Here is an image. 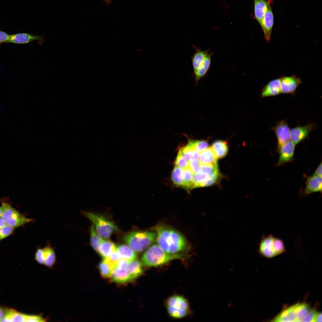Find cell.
<instances>
[{"mask_svg":"<svg viewBox=\"0 0 322 322\" xmlns=\"http://www.w3.org/2000/svg\"><path fill=\"white\" fill-rule=\"evenodd\" d=\"M271 129L277 138V149L279 151L283 145L290 140V129L285 120L277 122L276 125Z\"/></svg>","mask_w":322,"mask_h":322,"instance_id":"9","label":"cell"},{"mask_svg":"<svg viewBox=\"0 0 322 322\" xmlns=\"http://www.w3.org/2000/svg\"><path fill=\"white\" fill-rule=\"evenodd\" d=\"M143 266L141 262L136 259L129 262L127 269L133 280L142 274Z\"/></svg>","mask_w":322,"mask_h":322,"instance_id":"26","label":"cell"},{"mask_svg":"<svg viewBox=\"0 0 322 322\" xmlns=\"http://www.w3.org/2000/svg\"><path fill=\"white\" fill-rule=\"evenodd\" d=\"M115 265L107 258L102 261L99 264L98 268L101 276L105 279L111 278Z\"/></svg>","mask_w":322,"mask_h":322,"instance_id":"23","label":"cell"},{"mask_svg":"<svg viewBox=\"0 0 322 322\" xmlns=\"http://www.w3.org/2000/svg\"><path fill=\"white\" fill-rule=\"evenodd\" d=\"M31 315L18 312L14 310L9 309L2 321L29 322Z\"/></svg>","mask_w":322,"mask_h":322,"instance_id":"25","label":"cell"},{"mask_svg":"<svg viewBox=\"0 0 322 322\" xmlns=\"http://www.w3.org/2000/svg\"><path fill=\"white\" fill-rule=\"evenodd\" d=\"M199 152L194 147L193 149V155L192 160H199Z\"/></svg>","mask_w":322,"mask_h":322,"instance_id":"45","label":"cell"},{"mask_svg":"<svg viewBox=\"0 0 322 322\" xmlns=\"http://www.w3.org/2000/svg\"><path fill=\"white\" fill-rule=\"evenodd\" d=\"M129 261L125 260L120 259L116 263L115 267L121 269H127Z\"/></svg>","mask_w":322,"mask_h":322,"instance_id":"41","label":"cell"},{"mask_svg":"<svg viewBox=\"0 0 322 322\" xmlns=\"http://www.w3.org/2000/svg\"><path fill=\"white\" fill-rule=\"evenodd\" d=\"M270 1L268 4L267 10L263 17L261 27L266 40L270 41L274 22V17Z\"/></svg>","mask_w":322,"mask_h":322,"instance_id":"14","label":"cell"},{"mask_svg":"<svg viewBox=\"0 0 322 322\" xmlns=\"http://www.w3.org/2000/svg\"><path fill=\"white\" fill-rule=\"evenodd\" d=\"M184 254L168 253L157 244H154L148 247L143 253L141 262L143 266L156 267L165 264L173 260L184 258Z\"/></svg>","mask_w":322,"mask_h":322,"instance_id":"2","label":"cell"},{"mask_svg":"<svg viewBox=\"0 0 322 322\" xmlns=\"http://www.w3.org/2000/svg\"><path fill=\"white\" fill-rule=\"evenodd\" d=\"M208 175L219 173L217 165H202L200 171Z\"/></svg>","mask_w":322,"mask_h":322,"instance_id":"34","label":"cell"},{"mask_svg":"<svg viewBox=\"0 0 322 322\" xmlns=\"http://www.w3.org/2000/svg\"><path fill=\"white\" fill-rule=\"evenodd\" d=\"M202 164L199 160L191 159L189 162L188 167L193 174L197 173L200 171Z\"/></svg>","mask_w":322,"mask_h":322,"instance_id":"36","label":"cell"},{"mask_svg":"<svg viewBox=\"0 0 322 322\" xmlns=\"http://www.w3.org/2000/svg\"></svg>","mask_w":322,"mask_h":322,"instance_id":"49","label":"cell"},{"mask_svg":"<svg viewBox=\"0 0 322 322\" xmlns=\"http://www.w3.org/2000/svg\"><path fill=\"white\" fill-rule=\"evenodd\" d=\"M6 225V223L2 219V218L0 217V229Z\"/></svg>","mask_w":322,"mask_h":322,"instance_id":"47","label":"cell"},{"mask_svg":"<svg viewBox=\"0 0 322 322\" xmlns=\"http://www.w3.org/2000/svg\"><path fill=\"white\" fill-rule=\"evenodd\" d=\"M211 148L217 159L222 158L226 156L228 151V146L226 142L217 140L214 141Z\"/></svg>","mask_w":322,"mask_h":322,"instance_id":"24","label":"cell"},{"mask_svg":"<svg viewBox=\"0 0 322 322\" xmlns=\"http://www.w3.org/2000/svg\"><path fill=\"white\" fill-rule=\"evenodd\" d=\"M219 176V172L209 175L207 180L202 184V187L208 186L214 184L217 181Z\"/></svg>","mask_w":322,"mask_h":322,"instance_id":"39","label":"cell"},{"mask_svg":"<svg viewBox=\"0 0 322 322\" xmlns=\"http://www.w3.org/2000/svg\"><path fill=\"white\" fill-rule=\"evenodd\" d=\"M3 208L2 206H0V217L1 216L3 212Z\"/></svg>","mask_w":322,"mask_h":322,"instance_id":"48","label":"cell"},{"mask_svg":"<svg viewBox=\"0 0 322 322\" xmlns=\"http://www.w3.org/2000/svg\"><path fill=\"white\" fill-rule=\"evenodd\" d=\"M9 309L0 307V321H2L6 316Z\"/></svg>","mask_w":322,"mask_h":322,"instance_id":"43","label":"cell"},{"mask_svg":"<svg viewBox=\"0 0 322 322\" xmlns=\"http://www.w3.org/2000/svg\"><path fill=\"white\" fill-rule=\"evenodd\" d=\"M295 145L290 141L282 145L279 151V157L277 166L281 165L293 160Z\"/></svg>","mask_w":322,"mask_h":322,"instance_id":"13","label":"cell"},{"mask_svg":"<svg viewBox=\"0 0 322 322\" xmlns=\"http://www.w3.org/2000/svg\"><path fill=\"white\" fill-rule=\"evenodd\" d=\"M193 173L188 167L183 169V187L187 190L193 188Z\"/></svg>","mask_w":322,"mask_h":322,"instance_id":"29","label":"cell"},{"mask_svg":"<svg viewBox=\"0 0 322 322\" xmlns=\"http://www.w3.org/2000/svg\"><path fill=\"white\" fill-rule=\"evenodd\" d=\"M254 13L256 19L261 27L262 21L267 10L269 1L265 0H253Z\"/></svg>","mask_w":322,"mask_h":322,"instance_id":"19","label":"cell"},{"mask_svg":"<svg viewBox=\"0 0 322 322\" xmlns=\"http://www.w3.org/2000/svg\"><path fill=\"white\" fill-rule=\"evenodd\" d=\"M115 247L114 244L111 241L103 240L99 247L98 253L103 258H106L115 250Z\"/></svg>","mask_w":322,"mask_h":322,"instance_id":"27","label":"cell"},{"mask_svg":"<svg viewBox=\"0 0 322 322\" xmlns=\"http://www.w3.org/2000/svg\"><path fill=\"white\" fill-rule=\"evenodd\" d=\"M171 179L174 184L178 186L183 187L182 170L181 168L175 166L172 172Z\"/></svg>","mask_w":322,"mask_h":322,"instance_id":"30","label":"cell"},{"mask_svg":"<svg viewBox=\"0 0 322 322\" xmlns=\"http://www.w3.org/2000/svg\"><path fill=\"white\" fill-rule=\"evenodd\" d=\"M45 36L27 33H19L10 35L7 43L17 44H27L36 41L40 45H42L45 40Z\"/></svg>","mask_w":322,"mask_h":322,"instance_id":"10","label":"cell"},{"mask_svg":"<svg viewBox=\"0 0 322 322\" xmlns=\"http://www.w3.org/2000/svg\"><path fill=\"white\" fill-rule=\"evenodd\" d=\"M90 235L91 246L95 250L98 252L99 247L103 240L97 233L93 225L90 228Z\"/></svg>","mask_w":322,"mask_h":322,"instance_id":"28","label":"cell"},{"mask_svg":"<svg viewBox=\"0 0 322 322\" xmlns=\"http://www.w3.org/2000/svg\"><path fill=\"white\" fill-rule=\"evenodd\" d=\"M200 153L199 160L202 165H217V159L211 147Z\"/></svg>","mask_w":322,"mask_h":322,"instance_id":"20","label":"cell"},{"mask_svg":"<svg viewBox=\"0 0 322 322\" xmlns=\"http://www.w3.org/2000/svg\"><path fill=\"white\" fill-rule=\"evenodd\" d=\"M157 234V245L166 252L171 254L188 250L189 244L183 236L171 227L159 224L153 228Z\"/></svg>","mask_w":322,"mask_h":322,"instance_id":"1","label":"cell"},{"mask_svg":"<svg viewBox=\"0 0 322 322\" xmlns=\"http://www.w3.org/2000/svg\"><path fill=\"white\" fill-rule=\"evenodd\" d=\"M281 93L280 78L273 79L270 81L262 89V97L274 96Z\"/></svg>","mask_w":322,"mask_h":322,"instance_id":"15","label":"cell"},{"mask_svg":"<svg viewBox=\"0 0 322 322\" xmlns=\"http://www.w3.org/2000/svg\"><path fill=\"white\" fill-rule=\"evenodd\" d=\"M156 232L150 231H136L126 235L124 239L134 252L139 253L148 247L156 239Z\"/></svg>","mask_w":322,"mask_h":322,"instance_id":"3","label":"cell"},{"mask_svg":"<svg viewBox=\"0 0 322 322\" xmlns=\"http://www.w3.org/2000/svg\"><path fill=\"white\" fill-rule=\"evenodd\" d=\"M194 147L193 141L191 140L189 141L187 145L180 150L183 156L188 161H190L192 159Z\"/></svg>","mask_w":322,"mask_h":322,"instance_id":"33","label":"cell"},{"mask_svg":"<svg viewBox=\"0 0 322 322\" xmlns=\"http://www.w3.org/2000/svg\"><path fill=\"white\" fill-rule=\"evenodd\" d=\"M14 228L6 225L0 229V240L4 239L10 235L13 232Z\"/></svg>","mask_w":322,"mask_h":322,"instance_id":"37","label":"cell"},{"mask_svg":"<svg viewBox=\"0 0 322 322\" xmlns=\"http://www.w3.org/2000/svg\"><path fill=\"white\" fill-rule=\"evenodd\" d=\"M194 148L199 152H200L208 148V142L205 140H193Z\"/></svg>","mask_w":322,"mask_h":322,"instance_id":"38","label":"cell"},{"mask_svg":"<svg viewBox=\"0 0 322 322\" xmlns=\"http://www.w3.org/2000/svg\"><path fill=\"white\" fill-rule=\"evenodd\" d=\"M295 318L296 322L304 321L307 315L312 309L305 303H298L290 306Z\"/></svg>","mask_w":322,"mask_h":322,"instance_id":"16","label":"cell"},{"mask_svg":"<svg viewBox=\"0 0 322 322\" xmlns=\"http://www.w3.org/2000/svg\"><path fill=\"white\" fill-rule=\"evenodd\" d=\"M322 177V163L318 166L315 172L312 175Z\"/></svg>","mask_w":322,"mask_h":322,"instance_id":"44","label":"cell"},{"mask_svg":"<svg viewBox=\"0 0 322 322\" xmlns=\"http://www.w3.org/2000/svg\"><path fill=\"white\" fill-rule=\"evenodd\" d=\"M286 251L284 241L272 235L264 236L259 245L260 254L266 258H271Z\"/></svg>","mask_w":322,"mask_h":322,"instance_id":"4","label":"cell"},{"mask_svg":"<svg viewBox=\"0 0 322 322\" xmlns=\"http://www.w3.org/2000/svg\"><path fill=\"white\" fill-rule=\"evenodd\" d=\"M175 165L176 166L182 169L188 166L189 162L183 156L180 150L175 161Z\"/></svg>","mask_w":322,"mask_h":322,"instance_id":"35","label":"cell"},{"mask_svg":"<svg viewBox=\"0 0 322 322\" xmlns=\"http://www.w3.org/2000/svg\"><path fill=\"white\" fill-rule=\"evenodd\" d=\"M83 213L92 222L97 233L102 238H109L113 232L117 230L113 223L102 215L91 212Z\"/></svg>","mask_w":322,"mask_h":322,"instance_id":"6","label":"cell"},{"mask_svg":"<svg viewBox=\"0 0 322 322\" xmlns=\"http://www.w3.org/2000/svg\"><path fill=\"white\" fill-rule=\"evenodd\" d=\"M281 93L293 94L298 86L302 82L301 79L295 75L283 76L280 78Z\"/></svg>","mask_w":322,"mask_h":322,"instance_id":"12","label":"cell"},{"mask_svg":"<svg viewBox=\"0 0 322 322\" xmlns=\"http://www.w3.org/2000/svg\"><path fill=\"white\" fill-rule=\"evenodd\" d=\"M315 125L309 123L304 126H298L290 131V140L295 145L307 137L309 133L315 128Z\"/></svg>","mask_w":322,"mask_h":322,"instance_id":"11","label":"cell"},{"mask_svg":"<svg viewBox=\"0 0 322 322\" xmlns=\"http://www.w3.org/2000/svg\"><path fill=\"white\" fill-rule=\"evenodd\" d=\"M10 35L3 31H0V43H7Z\"/></svg>","mask_w":322,"mask_h":322,"instance_id":"42","label":"cell"},{"mask_svg":"<svg viewBox=\"0 0 322 322\" xmlns=\"http://www.w3.org/2000/svg\"><path fill=\"white\" fill-rule=\"evenodd\" d=\"M322 177L312 175L307 179L304 193L307 195L322 191Z\"/></svg>","mask_w":322,"mask_h":322,"instance_id":"17","label":"cell"},{"mask_svg":"<svg viewBox=\"0 0 322 322\" xmlns=\"http://www.w3.org/2000/svg\"><path fill=\"white\" fill-rule=\"evenodd\" d=\"M208 176L201 171L194 174L193 178V188L202 187V184L207 180Z\"/></svg>","mask_w":322,"mask_h":322,"instance_id":"32","label":"cell"},{"mask_svg":"<svg viewBox=\"0 0 322 322\" xmlns=\"http://www.w3.org/2000/svg\"><path fill=\"white\" fill-rule=\"evenodd\" d=\"M166 308L169 315L174 318H183L188 315L189 312V310L177 309L171 306H166Z\"/></svg>","mask_w":322,"mask_h":322,"instance_id":"31","label":"cell"},{"mask_svg":"<svg viewBox=\"0 0 322 322\" xmlns=\"http://www.w3.org/2000/svg\"><path fill=\"white\" fill-rule=\"evenodd\" d=\"M166 306H169L176 308L189 310V304L185 298L178 295L171 296L168 298Z\"/></svg>","mask_w":322,"mask_h":322,"instance_id":"21","label":"cell"},{"mask_svg":"<svg viewBox=\"0 0 322 322\" xmlns=\"http://www.w3.org/2000/svg\"><path fill=\"white\" fill-rule=\"evenodd\" d=\"M322 321V314L321 312H317V313L315 320V322H321Z\"/></svg>","mask_w":322,"mask_h":322,"instance_id":"46","label":"cell"},{"mask_svg":"<svg viewBox=\"0 0 322 322\" xmlns=\"http://www.w3.org/2000/svg\"><path fill=\"white\" fill-rule=\"evenodd\" d=\"M194 48L196 51L191 57L194 78L199 80L205 75L210 67L212 54L208 50Z\"/></svg>","mask_w":322,"mask_h":322,"instance_id":"5","label":"cell"},{"mask_svg":"<svg viewBox=\"0 0 322 322\" xmlns=\"http://www.w3.org/2000/svg\"><path fill=\"white\" fill-rule=\"evenodd\" d=\"M111 278L112 281L119 284H126L133 281L127 269L115 267Z\"/></svg>","mask_w":322,"mask_h":322,"instance_id":"18","label":"cell"},{"mask_svg":"<svg viewBox=\"0 0 322 322\" xmlns=\"http://www.w3.org/2000/svg\"><path fill=\"white\" fill-rule=\"evenodd\" d=\"M106 258L115 265L120 258L119 254L115 250L112 252Z\"/></svg>","mask_w":322,"mask_h":322,"instance_id":"40","label":"cell"},{"mask_svg":"<svg viewBox=\"0 0 322 322\" xmlns=\"http://www.w3.org/2000/svg\"><path fill=\"white\" fill-rule=\"evenodd\" d=\"M1 206L3 210L1 217L6 225L14 228L33 221L21 214L7 203L2 202Z\"/></svg>","mask_w":322,"mask_h":322,"instance_id":"7","label":"cell"},{"mask_svg":"<svg viewBox=\"0 0 322 322\" xmlns=\"http://www.w3.org/2000/svg\"><path fill=\"white\" fill-rule=\"evenodd\" d=\"M115 250L120 258L129 262L136 259L137 255L130 247L125 245L122 244L115 247Z\"/></svg>","mask_w":322,"mask_h":322,"instance_id":"22","label":"cell"},{"mask_svg":"<svg viewBox=\"0 0 322 322\" xmlns=\"http://www.w3.org/2000/svg\"><path fill=\"white\" fill-rule=\"evenodd\" d=\"M35 259L40 264L52 267L56 261V255L54 248L49 245L43 248H38L35 254Z\"/></svg>","mask_w":322,"mask_h":322,"instance_id":"8","label":"cell"}]
</instances>
